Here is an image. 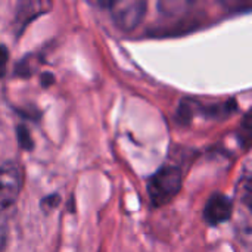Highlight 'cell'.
Returning <instances> with one entry per match:
<instances>
[{
	"mask_svg": "<svg viewBox=\"0 0 252 252\" xmlns=\"http://www.w3.org/2000/svg\"><path fill=\"white\" fill-rule=\"evenodd\" d=\"M96 1H97L102 7H109V6L112 4L114 0H96Z\"/></svg>",
	"mask_w": 252,
	"mask_h": 252,
	"instance_id": "13",
	"label": "cell"
},
{
	"mask_svg": "<svg viewBox=\"0 0 252 252\" xmlns=\"http://www.w3.org/2000/svg\"><path fill=\"white\" fill-rule=\"evenodd\" d=\"M1 55H3L1 66H3V75H4V69H6V63H7V49H6V46H3V47H1Z\"/></svg>",
	"mask_w": 252,
	"mask_h": 252,
	"instance_id": "12",
	"label": "cell"
},
{
	"mask_svg": "<svg viewBox=\"0 0 252 252\" xmlns=\"http://www.w3.org/2000/svg\"><path fill=\"white\" fill-rule=\"evenodd\" d=\"M242 201L247 205V208L252 214V179H248L244 186V193H242Z\"/></svg>",
	"mask_w": 252,
	"mask_h": 252,
	"instance_id": "10",
	"label": "cell"
},
{
	"mask_svg": "<svg viewBox=\"0 0 252 252\" xmlns=\"http://www.w3.org/2000/svg\"><path fill=\"white\" fill-rule=\"evenodd\" d=\"M238 142L244 149H250L252 146V109L242 118L239 128L236 131Z\"/></svg>",
	"mask_w": 252,
	"mask_h": 252,
	"instance_id": "7",
	"label": "cell"
},
{
	"mask_svg": "<svg viewBox=\"0 0 252 252\" xmlns=\"http://www.w3.org/2000/svg\"><path fill=\"white\" fill-rule=\"evenodd\" d=\"M232 213H233L232 201L221 193H214L205 204L204 220L210 226H219L221 223L229 221L232 217Z\"/></svg>",
	"mask_w": 252,
	"mask_h": 252,
	"instance_id": "6",
	"label": "cell"
},
{
	"mask_svg": "<svg viewBox=\"0 0 252 252\" xmlns=\"http://www.w3.org/2000/svg\"><path fill=\"white\" fill-rule=\"evenodd\" d=\"M50 7H52V0H16L15 19H13L15 31L18 34L22 32L31 21L46 13Z\"/></svg>",
	"mask_w": 252,
	"mask_h": 252,
	"instance_id": "5",
	"label": "cell"
},
{
	"mask_svg": "<svg viewBox=\"0 0 252 252\" xmlns=\"http://www.w3.org/2000/svg\"><path fill=\"white\" fill-rule=\"evenodd\" d=\"M182 189V171L176 165L161 167L148 183L149 199L154 207H162L171 202Z\"/></svg>",
	"mask_w": 252,
	"mask_h": 252,
	"instance_id": "2",
	"label": "cell"
},
{
	"mask_svg": "<svg viewBox=\"0 0 252 252\" xmlns=\"http://www.w3.org/2000/svg\"><path fill=\"white\" fill-rule=\"evenodd\" d=\"M201 0H158V12L164 24L162 34H180L201 25L204 16L199 10Z\"/></svg>",
	"mask_w": 252,
	"mask_h": 252,
	"instance_id": "1",
	"label": "cell"
},
{
	"mask_svg": "<svg viewBox=\"0 0 252 252\" xmlns=\"http://www.w3.org/2000/svg\"><path fill=\"white\" fill-rule=\"evenodd\" d=\"M220 4L230 13H245L252 10V0H220Z\"/></svg>",
	"mask_w": 252,
	"mask_h": 252,
	"instance_id": "8",
	"label": "cell"
},
{
	"mask_svg": "<svg viewBox=\"0 0 252 252\" xmlns=\"http://www.w3.org/2000/svg\"><path fill=\"white\" fill-rule=\"evenodd\" d=\"M0 180H1V189H0V204L1 208L6 210L9 207H12L21 192L22 188V173L21 168L12 162V161H6L1 164V174H0Z\"/></svg>",
	"mask_w": 252,
	"mask_h": 252,
	"instance_id": "4",
	"label": "cell"
},
{
	"mask_svg": "<svg viewBox=\"0 0 252 252\" xmlns=\"http://www.w3.org/2000/svg\"><path fill=\"white\" fill-rule=\"evenodd\" d=\"M148 9L146 0H114L109 6L114 24L123 31H133L142 22Z\"/></svg>",
	"mask_w": 252,
	"mask_h": 252,
	"instance_id": "3",
	"label": "cell"
},
{
	"mask_svg": "<svg viewBox=\"0 0 252 252\" xmlns=\"http://www.w3.org/2000/svg\"><path fill=\"white\" fill-rule=\"evenodd\" d=\"M16 137L19 142V146L25 151H31L32 149V139L30 136V131L25 126H18L16 127Z\"/></svg>",
	"mask_w": 252,
	"mask_h": 252,
	"instance_id": "9",
	"label": "cell"
},
{
	"mask_svg": "<svg viewBox=\"0 0 252 252\" xmlns=\"http://www.w3.org/2000/svg\"><path fill=\"white\" fill-rule=\"evenodd\" d=\"M53 81H55V80H53V75H52V74H43V75H41V84H43L44 87L50 86Z\"/></svg>",
	"mask_w": 252,
	"mask_h": 252,
	"instance_id": "11",
	"label": "cell"
}]
</instances>
